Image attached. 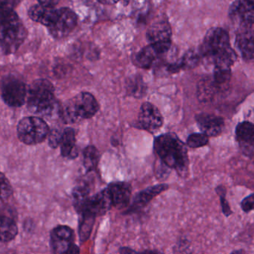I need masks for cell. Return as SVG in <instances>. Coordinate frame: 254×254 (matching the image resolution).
Segmentation results:
<instances>
[{
	"instance_id": "1",
	"label": "cell",
	"mask_w": 254,
	"mask_h": 254,
	"mask_svg": "<svg viewBox=\"0 0 254 254\" xmlns=\"http://www.w3.org/2000/svg\"><path fill=\"white\" fill-rule=\"evenodd\" d=\"M198 53L200 59L213 65L214 67L231 69L236 61L229 34L221 28H212L206 32Z\"/></svg>"
},
{
	"instance_id": "2",
	"label": "cell",
	"mask_w": 254,
	"mask_h": 254,
	"mask_svg": "<svg viewBox=\"0 0 254 254\" xmlns=\"http://www.w3.org/2000/svg\"><path fill=\"white\" fill-rule=\"evenodd\" d=\"M154 151L166 167L174 169L181 177L188 173L189 157L187 145L175 133L160 135L154 139Z\"/></svg>"
},
{
	"instance_id": "3",
	"label": "cell",
	"mask_w": 254,
	"mask_h": 254,
	"mask_svg": "<svg viewBox=\"0 0 254 254\" xmlns=\"http://www.w3.org/2000/svg\"><path fill=\"white\" fill-rule=\"evenodd\" d=\"M99 110V104L95 96L88 92H81L62 106L60 115L64 123L72 124L92 118Z\"/></svg>"
},
{
	"instance_id": "4",
	"label": "cell",
	"mask_w": 254,
	"mask_h": 254,
	"mask_svg": "<svg viewBox=\"0 0 254 254\" xmlns=\"http://www.w3.org/2000/svg\"><path fill=\"white\" fill-rule=\"evenodd\" d=\"M27 102L28 108L33 114L51 115L57 107L54 86L47 79L35 80L29 87Z\"/></svg>"
},
{
	"instance_id": "5",
	"label": "cell",
	"mask_w": 254,
	"mask_h": 254,
	"mask_svg": "<svg viewBox=\"0 0 254 254\" xmlns=\"http://www.w3.org/2000/svg\"><path fill=\"white\" fill-rule=\"evenodd\" d=\"M26 28L17 13L0 23V52L4 55L15 53L27 38Z\"/></svg>"
},
{
	"instance_id": "6",
	"label": "cell",
	"mask_w": 254,
	"mask_h": 254,
	"mask_svg": "<svg viewBox=\"0 0 254 254\" xmlns=\"http://www.w3.org/2000/svg\"><path fill=\"white\" fill-rule=\"evenodd\" d=\"M17 131L20 142L31 145L44 142L50 132L47 123L38 117L22 119L17 125Z\"/></svg>"
},
{
	"instance_id": "7",
	"label": "cell",
	"mask_w": 254,
	"mask_h": 254,
	"mask_svg": "<svg viewBox=\"0 0 254 254\" xmlns=\"http://www.w3.org/2000/svg\"><path fill=\"white\" fill-rule=\"evenodd\" d=\"M172 48V42L150 44L135 54L133 62L138 67L150 69L163 60Z\"/></svg>"
},
{
	"instance_id": "8",
	"label": "cell",
	"mask_w": 254,
	"mask_h": 254,
	"mask_svg": "<svg viewBox=\"0 0 254 254\" xmlns=\"http://www.w3.org/2000/svg\"><path fill=\"white\" fill-rule=\"evenodd\" d=\"M1 94L8 106L20 108L24 105L26 101L27 95L26 84L16 77H7L2 81Z\"/></svg>"
},
{
	"instance_id": "9",
	"label": "cell",
	"mask_w": 254,
	"mask_h": 254,
	"mask_svg": "<svg viewBox=\"0 0 254 254\" xmlns=\"http://www.w3.org/2000/svg\"><path fill=\"white\" fill-rule=\"evenodd\" d=\"M229 17L236 25L237 31L254 29V1L240 0L233 2L229 10Z\"/></svg>"
},
{
	"instance_id": "10",
	"label": "cell",
	"mask_w": 254,
	"mask_h": 254,
	"mask_svg": "<svg viewBox=\"0 0 254 254\" xmlns=\"http://www.w3.org/2000/svg\"><path fill=\"white\" fill-rule=\"evenodd\" d=\"M78 23V17L69 8H59L53 23L48 26L49 32L56 39H62L74 30Z\"/></svg>"
},
{
	"instance_id": "11",
	"label": "cell",
	"mask_w": 254,
	"mask_h": 254,
	"mask_svg": "<svg viewBox=\"0 0 254 254\" xmlns=\"http://www.w3.org/2000/svg\"><path fill=\"white\" fill-rule=\"evenodd\" d=\"M113 207L108 189L101 190L94 195L90 196L85 203L77 211L78 214L87 213L97 218L105 215Z\"/></svg>"
},
{
	"instance_id": "12",
	"label": "cell",
	"mask_w": 254,
	"mask_h": 254,
	"mask_svg": "<svg viewBox=\"0 0 254 254\" xmlns=\"http://www.w3.org/2000/svg\"><path fill=\"white\" fill-rule=\"evenodd\" d=\"M169 189V184H160L141 190L139 192L136 193L132 199L130 205L126 209V212H124L125 215H130V214L139 212L143 209L153 199L155 198L159 194Z\"/></svg>"
},
{
	"instance_id": "13",
	"label": "cell",
	"mask_w": 254,
	"mask_h": 254,
	"mask_svg": "<svg viewBox=\"0 0 254 254\" xmlns=\"http://www.w3.org/2000/svg\"><path fill=\"white\" fill-rule=\"evenodd\" d=\"M73 242V230L68 226H57L50 233V248L53 254H66Z\"/></svg>"
},
{
	"instance_id": "14",
	"label": "cell",
	"mask_w": 254,
	"mask_h": 254,
	"mask_svg": "<svg viewBox=\"0 0 254 254\" xmlns=\"http://www.w3.org/2000/svg\"><path fill=\"white\" fill-rule=\"evenodd\" d=\"M139 123L144 130L150 133H155L163 126V116L155 105L145 102L140 108Z\"/></svg>"
},
{
	"instance_id": "15",
	"label": "cell",
	"mask_w": 254,
	"mask_h": 254,
	"mask_svg": "<svg viewBox=\"0 0 254 254\" xmlns=\"http://www.w3.org/2000/svg\"><path fill=\"white\" fill-rule=\"evenodd\" d=\"M108 192L113 206L117 209H127L130 203L132 187L126 181H114L108 184Z\"/></svg>"
},
{
	"instance_id": "16",
	"label": "cell",
	"mask_w": 254,
	"mask_h": 254,
	"mask_svg": "<svg viewBox=\"0 0 254 254\" xmlns=\"http://www.w3.org/2000/svg\"><path fill=\"white\" fill-rule=\"evenodd\" d=\"M58 3L59 2L55 1H40L38 4L29 8L28 12L29 18L48 27L57 14L58 9L56 6Z\"/></svg>"
},
{
	"instance_id": "17",
	"label": "cell",
	"mask_w": 254,
	"mask_h": 254,
	"mask_svg": "<svg viewBox=\"0 0 254 254\" xmlns=\"http://www.w3.org/2000/svg\"><path fill=\"white\" fill-rule=\"evenodd\" d=\"M236 139L242 154L252 158L254 151V125L248 121L239 123L236 128Z\"/></svg>"
},
{
	"instance_id": "18",
	"label": "cell",
	"mask_w": 254,
	"mask_h": 254,
	"mask_svg": "<svg viewBox=\"0 0 254 254\" xmlns=\"http://www.w3.org/2000/svg\"><path fill=\"white\" fill-rule=\"evenodd\" d=\"M196 122L202 133L208 137L218 136L222 133L224 128V119L214 114H198L196 116Z\"/></svg>"
},
{
	"instance_id": "19",
	"label": "cell",
	"mask_w": 254,
	"mask_h": 254,
	"mask_svg": "<svg viewBox=\"0 0 254 254\" xmlns=\"http://www.w3.org/2000/svg\"><path fill=\"white\" fill-rule=\"evenodd\" d=\"M172 28L167 20H156L147 31V39L150 44H163L172 42Z\"/></svg>"
},
{
	"instance_id": "20",
	"label": "cell",
	"mask_w": 254,
	"mask_h": 254,
	"mask_svg": "<svg viewBox=\"0 0 254 254\" xmlns=\"http://www.w3.org/2000/svg\"><path fill=\"white\" fill-rule=\"evenodd\" d=\"M236 47L245 61H252L254 54V29L237 31Z\"/></svg>"
},
{
	"instance_id": "21",
	"label": "cell",
	"mask_w": 254,
	"mask_h": 254,
	"mask_svg": "<svg viewBox=\"0 0 254 254\" xmlns=\"http://www.w3.org/2000/svg\"><path fill=\"white\" fill-rule=\"evenodd\" d=\"M75 131L72 127H66L62 131L60 145L62 157L69 159H75L78 156Z\"/></svg>"
},
{
	"instance_id": "22",
	"label": "cell",
	"mask_w": 254,
	"mask_h": 254,
	"mask_svg": "<svg viewBox=\"0 0 254 254\" xmlns=\"http://www.w3.org/2000/svg\"><path fill=\"white\" fill-rule=\"evenodd\" d=\"M18 234V227L13 217L0 213V242H9Z\"/></svg>"
},
{
	"instance_id": "23",
	"label": "cell",
	"mask_w": 254,
	"mask_h": 254,
	"mask_svg": "<svg viewBox=\"0 0 254 254\" xmlns=\"http://www.w3.org/2000/svg\"><path fill=\"white\" fill-rule=\"evenodd\" d=\"M96 217L87 213L79 214V224H78V235L80 242L84 243L88 240L93 231V226L96 221Z\"/></svg>"
},
{
	"instance_id": "24",
	"label": "cell",
	"mask_w": 254,
	"mask_h": 254,
	"mask_svg": "<svg viewBox=\"0 0 254 254\" xmlns=\"http://www.w3.org/2000/svg\"><path fill=\"white\" fill-rule=\"evenodd\" d=\"M83 164L87 172H91L97 169L100 160L99 150L93 146L89 145L84 149L83 153Z\"/></svg>"
},
{
	"instance_id": "25",
	"label": "cell",
	"mask_w": 254,
	"mask_h": 254,
	"mask_svg": "<svg viewBox=\"0 0 254 254\" xmlns=\"http://www.w3.org/2000/svg\"><path fill=\"white\" fill-rule=\"evenodd\" d=\"M200 59V54L198 52L194 50H190L184 54L181 59L176 61V66L178 71L187 70V69H193L198 64Z\"/></svg>"
},
{
	"instance_id": "26",
	"label": "cell",
	"mask_w": 254,
	"mask_h": 254,
	"mask_svg": "<svg viewBox=\"0 0 254 254\" xmlns=\"http://www.w3.org/2000/svg\"><path fill=\"white\" fill-rule=\"evenodd\" d=\"M90 186L87 184H81L76 186L72 190V203L75 210L78 211L86 200L90 197Z\"/></svg>"
},
{
	"instance_id": "27",
	"label": "cell",
	"mask_w": 254,
	"mask_h": 254,
	"mask_svg": "<svg viewBox=\"0 0 254 254\" xmlns=\"http://www.w3.org/2000/svg\"><path fill=\"white\" fill-rule=\"evenodd\" d=\"M217 92H219V90L214 84L212 78V79L206 78V79L200 81L199 84L198 89H197V96L200 101L206 102V101L210 100Z\"/></svg>"
},
{
	"instance_id": "28",
	"label": "cell",
	"mask_w": 254,
	"mask_h": 254,
	"mask_svg": "<svg viewBox=\"0 0 254 254\" xmlns=\"http://www.w3.org/2000/svg\"><path fill=\"white\" fill-rule=\"evenodd\" d=\"M231 78V69L230 68L214 67L212 81L218 90H224L228 87Z\"/></svg>"
},
{
	"instance_id": "29",
	"label": "cell",
	"mask_w": 254,
	"mask_h": 254,
	"mask_svg": "<svg viewBox=\"0 0 254 254\" xmlns=\"http://www.w3.org/2000/svg\"><path fill=\"white\" fill-rule=\"evenodd\" d=\"M127 90L129 94L136 98H141L146 93V85L142 77L134 76L128 79Z\"/></svg>"
},
{
	"instance_id": "30",
	"label": "cell",
	"mask_w": 254,
	"mask_h": 254,
	"mask_svg": "<svg viewBox=\"0 0 254 254\" xmlns=\"http://www.w3.org/2000/svg\"><path fill=\"white\" fill-rule=\"evenodd\" d=\"M215 192L219 197L222 213L226 217L230 216L233 212L227 199V188L224 185L217 186L215 188Z\"/></svg>"
},
{
	"instance_id": "31",
	"label": "cell",
	"mask_w": 254,
	"mask_h": 254,
	"mask_svg": "<svg viewBox=\"0 0 254 254\" xmlns=\"http://www.w3.org/2000/svg\"><path fill=\"white\" fill-rule=\"evenodd\" d=\"M13 194V189L8 178L0 172V203L8 200Z\"/></svg>"
},
{
	"instance_id": "32",
	"label": "cell",
	"mask_w": 254,
	"mask_h": 254,
	"mask_svg": "<svg viewBox=\"0 0 254 254\" xmlns=\"http://www.w3.org/2000/svg\"><path fill=\"white\" fill-rule=\"evenodd\" d=\"M17 1H2L0 2V23L9 18L15 13L14 8L18 5Z\"/></svg>"
},
{
	"instance_id": "33",
	"label": "cell",
	"mask_w": 254,
	"mask_h": 254,
	"mask_svg": "<svg viewBox=\"0 0 254 254\" xmlns=\"http://www.w3.org/2000/svg\"><path fill=\"white\" fill-rule=\"evenodd\" d=\"M209 143V137L202 133L190 134L187 138V145L190 148H197L205 146Z\"/></svg>"
},
{
	"instance_id": "34",
	"label": "cell",
	"mask_w": 254,
	"mask_h": 254,
	"mask_svg": "<svg viewBox=\"0 0 254 254\" xmlns=\"http://www.w3.org/2000/svg\"><path fill=\"white\" fill-rule=\"evenodd\" d=\"M62 131L55 129L49 133V145L51 148H56L60 145L61 139H62Z\"/></svg>"
},
{
	"instance_id": "35",
	"label": "cell",
	"mask_w": 254,
	"mask_h": 254,
	"mask_svg": "<svg viewBox=\"0 0 254 254\" xmlns=\"http://www.w3.org/2000/svg\"><path fill=\"white\" fill-rule=\"evenodd\" d=\"M254 193H251V194L247 196L245 198L242 199L240 203L241 209H242L245 213H249L250 212H251V211L254 209Z\"/></svg>"
},
{
	"instance_id": "36",
	"label": "cell",
	"mask_w": 254,
	"mask_h": 254,
	"mask_svg": "<svg viewBox=\"0 0 254 254\" xmlns=\"http://www.w3.org/2000/svg\"><path fill=\"white\" fill-rule=\"evenodd\" d=\"M119 253L120 254H139V252L135 251L133 248L126 246L120 247Z\"/></svg>"
},
{
	"instance_id": "37",
	"label": "cell",
	"mask_w": 254,
	"mask_h": 254,
	"mask_svg": "<svg viewBox=\"0 0 254 254\" xmlns=\"http://www.w3.org/2000/svg\"><path fill=\"white\" fill-rule=\"evenodd\" d=\"M66 254H80V248L76 245L73 244L68 250Z\"/></svg>"
},
{
	"instance_id": "38",
	"label": "cell",
	"mask_w": 254,
	"mask_h": 254,
	"mask_svg": "<svg viewBox=\"0 0 254 254\" xmlns=\"http://www.w3.org/2000/svg\"><path fill=\"white\" fill-rule=\"evenodd\" d=\"M139 254H163L161 251H158V250H145V251H142V252H139Z\"/></svg>"
},
{
	"instance_id": "39",
	"label": "cell",
	"mask_w": 254,
	"mask_h": 254,
	"mask_svg": "<svg viewBox=\"0 0 254 254\" xmlns=\"http://www.w3.org/2000/svg\"><path fill=\"white\" fill-rule=\"evenodd\" d=\"M230 254H244V251L242 250H237V251H233V252L230 253Z\"/></svg>"
}]
</instances>
